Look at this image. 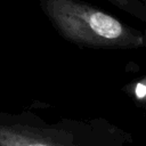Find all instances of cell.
<instances>
[{"mask_svg":"<svg viewBox=\"0 0 146 146\" xmlns=\"http://www.w3.org/2000/svg\"><path fill=\"white\" fill-rule=\"evenodd\" d=\"M114 7L146 23V5L140 0H106Z\"/></svg>","mask_w":146,"mask_h":146,"instance_id":"cell-3","label":"cell"},{"mask_svg":"<svg viewBox=\"0 0 146 146\" xmlns=\"http://www.w3.org/2000/svg\"><path fill=\"white\" fill-rule=\"evenodd\" d=\"M0 146H80L65 129L46 124L29 111H0Z\"/></svg>","mask_w":146,"mask_h":146,"instance_id":"cell-2","label":"cell"},{"mask_svg":"<svg viewBox=\"0 0 146 146\" xmlns=\"http://www.w3.org/2000/svg\"><path fill=\"white\" fill-rule=\"evenodd\" d=\"M44 14L68 41L98 49L146 46V34L82 0H41Z\"/></svg>","mask_w":146,"mask_h":146,"instance_id":"cell-1","label":"cell"}]
</instances>
